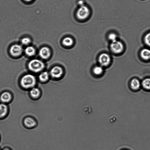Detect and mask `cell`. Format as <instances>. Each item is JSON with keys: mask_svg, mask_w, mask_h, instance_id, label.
Segmentation results:
<instances>
[{"mask_svg": "<svg viewBox=\"0 0 150 150\" xmlns=\"http://www.w3.org/2000/svg\"><path fill=\"white\" fill-rule=\"evenodd\" d=\"M35 77L30 74L25 75L22 78L21 80L22 86L25 88H29L33 87L35 85Z\"/></svg>", "mask_w": 150, "mask_h": 150, "instance_id": "1", "label": "cell"}, {"mask_svg": "<svg viewBox=\"0 0 150 150\" xmlns=\"http://www.w3.org/2000/svg\"><path fill=\"white\" fill-rule=\"evenodd\" d=\"M28 67L32 71L38 72L41 71L44 67V64L41 61L37 59H33L29 62Z\"/></svg>", "mask_w": 150, "mask_h": 150, "instance_id": "2", "label": "cell"}, {"mask_svg": "<svg viewBox=\"0 0 150 150\" xmlns=\"http://www.w3.org/2000/svg\"><path fill=\"white\" fill-rule=\"evenodd\" d=\"M124 48L123 43L118 40L111 42L110 45V48L111 51L116 54L122 52L124 50Z\"/></svg>", "mask_w": 150, "mask_h": 150, "instance_id": "3", "label": "cell"}, {"mask_svg": "<svg viewBox=\"0 0 150 150\" xmlns=\"http://www.w3.org/2000/svg\"><path fill=\"white\" fill-rule=\"evenodd\" d=\"M90 14L88 8L84 5L81 6L78 10L77 13L78 18L81 20H83L88 17Z\"/></svg>", "mask_w": 150, "mask_h": 150, "instance_id": "4", "label": "cell"}, {"mask_svg": "<svg viewBox=\"0 0 150 150\" xmlns=\"http://www.w3.org/2000/svg\"><path fill=\"white\" fill-rule=\"evenodd\" d=\"M98 61L101 65L106 66L110 63L111 58L110 55L108 53H103L99 55L98 57Z\"/></svg>", "mask_w": 150, "mask_h": 150, "instance_id": "5", "label": "cell"}, {"mask_svg": "<svg viewBox=\"0 0 150 150\" xmlns=\"http://www.w3.org/2000/svg\"><path fill=\"white\" fill-rule=\"evenodd\" d=\"M23 51L22 46L18 44L14 45L11 46L10 48V52L11 54L15 57L18 56L20 55Z\"/></svg>", "mask_w": 150, "mask_h": 150, "instance_id": "6", "label": "cell"}, {"mask_svg": "<svg viewBox=\"0 0 150 150\" xmlns=\"http://www.w3.org/2000/svg\"><path fill=\"white\" fill-rule=\"evenodd\" d=\"M24 126L27 128L32 129L35 127L37 125L35 120L30 117H27L23 120Z\"/></svg>", "mask_w": 150, "mask_h": 150, "instance_id": "7", "label": "cell"}, {"mask_svg": "<svg viewBox=\"0 0 150 150\" xmlns=\"http://www.w3.org/2000/svg\"><path fill=\"white\" fill-rule=\"evenodd\" d=\"M63 73L62 69L60 67L55 66L53 67L51 70L50 74L54 77L58 78L60 77Z\"/></svg>", "mask_w": 150, "mask_h": 150, "instance_id": "8", "label": "cell"}, {"mask_svg": "<svg viewBox=\"0 0 150 150\" xmlns=\"http://www.w3.org/2000/svg\"><path fill=\"white\" fill-rule=\"evenodd\" d=\"M39 54L42 58L47 59L49 58L50 55V51L49 49L47 47H44L40 50Z\"/></svg>", "mask_w": 150, "mask_h": 150, "instance_id": "9", "label": "cell"}, {"mask_svg": "<svg viewBox=\"0 0 150 150\" xmlns=\"http://www.w3.org/2000/svg\"><path fill=\"white\" fill-rule=\"evenodd\" d=\"M140 55L142 58L144 60H150V49L148 48L143 49L140 51Z\"/></svg>", "mask_w": 150, "mask_h": 150, "instance_id": "10", "label": "cell"}, {"mask_svg": "<svg viewBox=\"0 0 150 150\" xmlns=\"http://www.w3.org/2000/svg\"><path fill=\"white\" fill-rule=\"evenodd\" d=\"M11 98V96L10 93L5 92L2 94L1 96V100L4 102H7L10 101Z\"/></svg>", "mask_w": 150, "mask_h": 150, "instance_id": "11", "label": "cell"}, {"mask_svg": "<svg viewBox=\"0 0 150 150\" xmlns=\"http://www.w3.org/2000/svg\"><path fill=\"white\" fill-rule=\"evenodd\" d=\"M25 52L27 55L29 56H32L35 54V50L33 47L29 46L25 48Z\"/></svg>", "mask_w": 150, "mask_h": 150, "instance_id": "12", "label": "cell"}, {"mask_svg": "<svg viewBox=\"0 0 150 150\" xmlns=\"http://www.w3.org/2000/svg\"><path fill=\"white\" fill-rule=\"evenodd\" d=\"M130 86L132 89L134 90H137L140 87V83L138 79H134L131 82Z\"/></svg>", "mask_w": 150, "mask_h": 150, "instance_id": "13", "label": "cell"}, {"mask_svg": "<svg viewBox=\"0 0 150 150\" xmlns=\"http://www.w3.org/2000/svg\"><path fill=\"white\" fill-rule=\"evenodd\" d=\"M7 112V107L5 104H0V118L4 117Z\"/></svg>", "mask_w": 150, "mask_h": 150, "instance_id": "14", "label": "cell"}, {"mask_svg": "<svg viewBox=\"0 0 150 150\" xmlns=\"http://www.w3.org/2000/svg\"><path fill=\"white\" fill-rule=\"evenodd\" d=\"M73 41L72 39L70 37L65 38L62 40L63 44L67 46L71 45L73 44Z\"/></svg>", "mask_w": 150, "mask_h": 150, "instance_id": "15", "label": "cell"}, {"mask_svg": "<svg viewBox=\"0 0 150 150\" xmlns=\"http://www.w3.org/2000/svg\"><path fill=\"white\" fill-rule=\"evenodd\" d=\"M142 85L145 89L150 90V78H147L144 79L142 82Z\"/></svg>", "mask_w": 150, "mask_h": 150, "instance_id": "16", "label": "cell"}, {"mask_svg": "<svg viewBox=\"0 0 150 150\" xmlns=\"http://www.w3.org/2000/svg\"><path fill=\"white\" fill-rule=\"evenodd\" d=\"M30 93L31 96L32 97L36 98L39 96L40 91L38 88H33L31 90Z\"/></svg>", "mask_w": 150, "mask_h": 150, "instance_id": "17", "label": "cell"}, {"mask_svg": "<svg viewBox=\"0 0 150 150\" xmlns=\"http://www.w3.org/2000/svg\"><path fill=\"white\" fill-rule=\"evenodd\" d=\"M49 74L47 71H44L39 76L40 80L42 81H46L48 79Z\"/></svg>", "mask_w": 150, "mask_h": 150, "instance_id": "18", "label": "cell"}, {"mask_svg": "<svg viewBox=\"0 0 150 150\" xmlns=\"http://www.w3.org/2000/svg\"><path fill=\"white\" fill-rule=\"evenodd\" d=\"M108 38L111 42L118 40L117 35L114 33H110L108 35Z\"/></svg>", "mask_w": 150, "mask_h": 150, "instance_id": "19", "label": "cell"}, {"mask_svg": "<svg viewBox=\"0 0 150 150\" xmlns=\"http://www.w3.org/2000/svg\"><path fill=\"white\" fill-rule=\"evenodd\" d=\"M103 71V69L101 66H97L93 69V72L96 75H99L101 74Z\"/></svg>", "mask_w": 150, "mask_h": 150, "instance_id": "20", "label": "cell"}, {"mask_svg": "<svg viewBox=\"0 0 150 150\" xmlns=\"http://www.w3.org/2000/svg\"><path fill=\"white\" fill-rule=\"evenodd\" d=\"M144 42L147 46L150 47V32L147 33L145 35Z\"/></svg>", "mask_w": 150, "mask_h": 150, "instance_id": "21", "label": "cell"}, {"mask_svg": "<svg viewBox=\"0 0 150 150\" xmlns=\"http://www.w3.org/2000/svg\"><path fill=\"white\" fill-rule=\"evenodd\" d=\"M31 40L28 38H25L21 40L22 43L24 45H27L29 44L31 42Z\"/></svg>", "mask_w": 150, "mask_h": 150, "instance_id": "22", "label": "cell"}, {"mask_svg": "<svg viewBox=\"0 0 150 150\" xmlns=\"http://www.w3.org/2000/svg\"><path fill=\"white\" fill-rule=\"evenodd\" d=\"M78 4L81 6L83 5V2L82 0H80L78 2Z\"/></svg>", "mask_w": 150, "mask_h": 150, "instance_id": "23", "label": "cell"}, {"mask_svg": "<svg viewBox=\"0 0 150 150\" xmlns=\"http://www.w3.org/2000/svg\"><path fill=\"white\" fill-rule=\"evenodd\" d=\"M1 150H12L10 148L7 147H6L4 148Z\"/></svg>", "mask_w": 150, "mask_h": 150, "instance_id": "24", "label": "cell"}, {"mask_svg": "<svg viewBox=\"0 0 150 150\" xmlns=\"http://www.w3.org/2000/svg\"><path fill=\"white\" fill-rule=\"evenodd\" d=\"M25 1L27 2L30 1H32V0H24Z\"/></svg>", "mask_w": 150, "mask_h": 150, "instance_id": "25", "label": "cell"}, {"mask_svg": "<svg viewBox=\"0 0 150 150\" xmlns=\"http://www.w3.org/2000/svg\"><path fill=\"white\" fill-rule=\"evenodd\" d=\"M121 150H129L128 149H121Z\"/></svg>", "mask_w": 150, "mask_h": 150, "instance_id": "26", "label": "cell"}, {"mask_svg": "<svg viewBox=\"0 0 150 150\" xmlns=\"http://www.w3.org/2000/svg\"><path fill=\"white\" fill-rule=\"evenodd\" d=\"M0 150H1V149L0 148Z\"/></svg>", "mask_w": 150, "mask_h": 150, "instance_id": "27", "label": "cell"}, {"mask_svg": "<svg viewBox=\"0 0 150 150\" xmlns=\"http://www.w3.org/2000/svg\"></svg>", "mask_w": 150, "mask_h": 150, "instance_id": "28", "label": "cell"}]
</instances>
